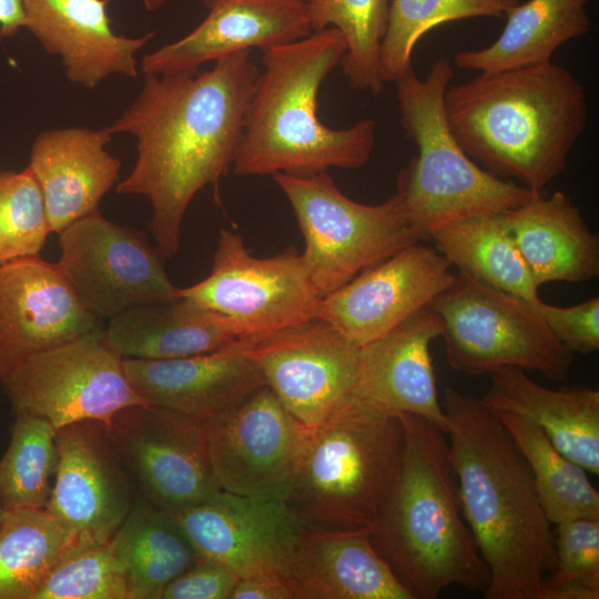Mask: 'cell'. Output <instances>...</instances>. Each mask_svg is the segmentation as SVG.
<instances>
[{
	"instance_id": "obj_1",
	"label": "cell",
	"mask_w": 599,
	"mask_h": 599,
	"mask_svg": "<svg viewBox=\"0 0 599 599\" xmlns=\"http://www.w3.org/2000/svg\"><path fill=\"white\" fill-rule=\"evenodd\" d=\"M258 73L248 50L216 60L205 72L144 73L135 101L108 126L112 135L138 141L136 163L116 192L149 197L150 230L164 258L180 247L196 193L209 184L217 189L233 165Z\"/></svg>"
},
{
	"instance_id": "obj_2",
	"label": "cell",
	"mask_w": 599,
	"mask_h": 599,
	"mask_svg": "<svg viewBox=\"0 0 599 599\" xmlns=\"http://www.w3.org/2000/svg\"><path fill=\"white\" fill-rule=\"evenodd\" d=\"M441 406L463 516L489 568L487 599H541L555 535L532 474L480 398L446 387Z\"/></svg>"
},
{
	"instance_id": "obj_3",
	"label": "cell",
	"mask_w": 599,
	"mask_h": 599,
	"mask_svg": "<svg viewBox=\"0 0 599 599\" xmlns=\"http://www.w3.org/2000/svg\"><path fill=\"white\" fill-rule=\"evenodd\" d=\"M444 105L470 159L539 192L565 170L588 122L585 88L552 62L479 73L448 87Z\"/></svg>"
},
{
	"instance_id": "obj_4",
	"label": "cell",
	"mask_w": 599,
	"mask_h": 599,
	"mask_svg": "<svg viewBox=\"0 0 599 599\" xmlns=\"http://www.w3.org/2000/svg\"><path fill=\"white\" fill-rule=\"evenodd\" d=\"M402 457L369 539L414 599L453 585L483 593L490 571L463 516L445 433L403 413Z\"/></svg>"
},
{
	"instance_id": "obj_5",
	"label": "cell",
	"mask_w": 599,
	"mask_h": 599,
	"mask_svg": "<svg viewBox=\"0 0 599 599\" xmlns=\"http://www.w3.org/2000/svg\"><path fill=\"white\" fill-rule=\"evenodd\" d=\"M345 51L346 41L334 27L262 50L264 70L245 111L235 174L308 176L331 167H362L369 161L374 120L332 129L318 118L319 89Z\"/></svg>"
},
{
	"instance_id": "obj_6",
	"label": "cell",
	"mask_w": 599,
	"mask_h": 599,
	"mask_svg": "<svg viewBox=\"0 0 599 599\" xmlns=\"http://www.w3.org/2000/svg\"><path fill=\"white\" fill-rule=\"evenodd\" d=\"M451 79V63L440 57L426 78L412 69L395 82L402 128L417 148L397 175L395 193L420 240L450 222L514 210L539 192L490 173L464 151L445 112Z\"/></svg>"
},
{
	"instance_id": "obj_7",
	"label": "cell",
	"mask_w": 599,
	"mask_h": 599,
	"mask_svg": "<svg viewBox=\"0 0 599 599\" xmlns=\"http://www.w3.org/2000/svg\"><path fill=\"white\" fill-rule=\"evenodd\" d=\"M399 415L355 402L312 428L286 502L317 534H367L396 474Z\"/></svg>"
},
{
	"instance_id": "obj_8",
	"label": "cell",
	"mask_w": 599,
	"mask_h": 599,
	"mask_svg": "<svg viewBox=\"0 0 599 599\" xmlns=\"http://www.w3.org/2000/svg\"><path fill=\"white\" fill-rule=\"evenodd\" d=\"M272 176L294 211L305 241L301 255L321 297L420 240L396 193L369 205L343 194L327 172Z\"/></svg>"
},
{
	"instance_id": "obj_9",
	"label": "cell",
	"mask_w": 599,
	"mask_h": 599,
	"mask_svg": "<svg viewBox=\"0 0 599 599\" xmlns=\"http://www.w3.org/2000/svg\"><path fill=\"white\" fill-rule=\"evenodd\" d=\"M538 303L458 272L454 284L429 305L441 319L449 367L468 375L519 367L555 382L566 379L572 354L548 328Z\"/></svg>"
},
{
	"instance_id": "obj_10",
	"label": "cell",
	"mask_w": 599,
	"mask_h": 599,
	"mask_svg": "<svg viewBox=\"0 0 599 599\" xmlns=\"http://www.w3.org/2000/svg\"><path fill=\"white\" fill-rule=\"evenodd\" d=\"M180 296L226 317L241 342H254L316 318L321 296L294 247L255 257L240 233L220 232L207 277Z\"/></svg>"
},
{
	"instance_id": "obj_11",
	"label": "cell",
	"mask_w": 599,
	"mask_h": 599,
	"mask_svg": "<svg viewBox=\"0 0 599 599\" xmlns=\"http://www.w3.org/2000/svg\"><path fill=\"white\" fill-rule=\"evenodd\" d=\"M103 329L28 358L2 380L14 414L43 418L55 430L87 420L108 428L122 409L146 405Z\"/></svg>"
},
{
	"instance_id": "obj_12",
	"label": "cell",
	"mask_w": 599,
	"mask_h": 599,
	"mask_svg": "<svg viewBox=\"0 0 599 599\" xmlns=\"http://www.w3.org/2000/svg\"><path fill=\"white\" fill-rule=\"evenodd\" d=\"M57 263L73 294L95 318L179 297L164 257L146 235L106 220L99 211L58 233Z\"/></svg>"
},
{
	"instance_id": "obj_13",
	"label": "cell",
	"mask_w": 599,
	"mask_h": 599,
	"mask_svg": "<svg viewBox=\"0 0 599 599\" xmlns=\"http://www.w3.org/2000/svg\"><path fill=\"white\" fill-rule=\"evenodd\" d=\"M140 495L173 512L223 490L214 475L203 419L155 405L119 412L105 428Z\"/></svg>"
},
{
	"instance_id": "obj_14",
	"label": "cell",
	"mask_w": 599,
	"mask_h": 599,
	"mask_svg": "<svg viewBox=\"0 0 599 599\" xmlns=\"http://www.w3.org/2000/svg\"><path fill=\"white\" fill-rule=\"evenodd\" d=\"M204 425L222 490L286 500L313 427L296 419L271 387L261 386Z\"/></svg>"
},
{
	"instance_id": "obj_15",
	"label": "cell",
	"mask_w": 599,
	"mask_h": 599,
	"mask_svg": "<svg viewBox=\"0 0 599 599\" xmlns=\"http://www.w3.org/2000/svg\"><path fill=\"white\" fill-rule=\"evenodd\" d=\"M197 558L221 564L238 578L266 577L295 592V573L307 530L286 500L222 491L171 512Z\"/></svg>"
},
{
	"instance_id": "obj_16",
	"label": "cell",
	"mask_w": 599,
	"mask_h": 599,
	"mask_svg": "<svg viewBox=\"0 0 599 599\" xmlns=\"http://www.w3.org/2000/svg\"><path fill=\"white\" fill-rule=\"evenodd\" d=\"M240 344L285 408L306 426L315 427L356 402L362 346L324 321Z\"/></svg>"
},
{
	"instance_id": "obj_17",
	"label": "cell",
	"mask_w": 599,
	"mask_h": 599,
	"mask_svg": "<svg viewBox=\"0 0 599 599\" xmlns=\"http://www.w3.org/2000/svg\"><path fill=\"white\" fill-rule=\"evenodd\" d=\"M437 250L410 244L321 298L316 318L364 346L428 307L456 281Z\"/></svg>"
},
{
	"instance_id": "obj_18",
	"label": "cell",
	"mask_w": 599,
	"mask_h": 599,
	"mask_svg": "<svg viewBox=\"0 0 599 599\" xmlns=\"http://www.w3.org/2000/svg\"><path fill=\"white\" fill-rule=\"evenodd\" d=\"M58 461L45 510L82 547L108 542L132 509L134 481L97 422L57 430Z\"/></svg>"
},
{
	"instance_id": "obj_19",
	"label": "cell",
	"mask_w": 599,
	"mask_h": 599,
	"mask_svg": "<svg viewBox=\"0 0 599 599\" xmlns=\"http://www.w3.org/2000/svg\"><path fill=\"white\" fill-rule=\"evenodd\" d=\"M99 329L57 263L0 262V383L28 358Z\"/></svg>"
},
{
	"instance_id": "obj_20",
	"label": "cell",
	"mask_w": 599,
	"mask_h": 599,
	"mask_svg": "<svg viewBox=\"0 0 599 599\" xmlns=\"http://www.w3.org/2000/svg\"><path fill=\"white\" fill-rule=\"evenodd\" d=\"M204 20L142 59L143 73L197 71L229 54L291 43L313 32L306 0H204Z\"/></svg>"
},
{
	"instance_id": "obj_21",
	"label": "cell",
	"mask_w": 599,
	"mask_h": 599,
	"mask_svg": "<svg viewBox=\"0 0 599 599\" xmlns=\"http://www.w3.org/2000/svg\"><path fill=\"white\" fill-rule=\"evenodd\" d=\"M441 333V319L428 306L362 346L356 402L394 415L420 416L446 434L430 356V344Z\"/></svg>"
},
{
	"instance_id": "obj_22",
	"label": "cell",
	"mask_w": 599,
	"mask_h": 599,
	"mask_svg": "<svg viewBox=\"0 0 599 599\" xmlns=\"http://www.w3.org/2000/svg\"><path fill=\"white\" fill-rule=\"evenodd\" d=\"M24 28L44 50L59 55L67 78L95 88L112 74L138 75L135 54L153 37L116 34L106 0H22Z\"/></svg>"
},
{
	"instance_id": "obj_23",
	"label": "cell",
	"mask_w": 599,
	"mask_h": 599,
	"mask_svg": "<svg viewBox=\"0 0 599 599\" xmlns=\"http://www.w3.org/2000/svg\"><path fill=\"white\" fill-rule=\"evenodd\" d=\"M132 388L150 405L206 419L266 385L240 341L224 348L170 359L123 358Z\"/></svg>"
},
{
	"instance_id": "obj_24",
	"label": "cell",
	"mask_w": 599,
	"mask_h": 599,
	"mask_svg": "<svg viewBox=\"0 0 599 599\" xmlns=\"http://www.w3.org/2000/svg\"><path fill=\"white\" fill-rule=\"evenodd\" d=\"M111 136L108 126H73L47 130L33 142L28 167L41 189L51 233L99 211L118 182L121 161L105 149Z\"/></svg>"
},
{
	"instance_id": "obj_25",
	"label": "cell",
	"mask_w": 599,
	"mask_h": 599,
	"mask_svg": "<svg viewBox=\"0 0 599 599\" xmlns=\"http://www.w3.org/2000/svg\"><path fill=\"white\" fill-rule=\"evenodd\" d=\"M483 403L494 413H512L535 423L566 457L599 474V392L575 385L558 389L532 380L519 367L491 372Z\"/></svg>"
},
{
	"instance_id": "obj_26",
	"label": "cell",
	"mask_w": 599,
	"mask_h": 599,
	"mask_svg": "<svg viewBox=\"0 0 599 599\" xmlns=\"http://www.w3.org/2000/svg\"><path fill=\"white\" fill-rule=\"evenodd\" d=\"M509 226L535 283H583L599 275V236L564 192H536L507 212Z\"/></svg>"
},
{
	"instance_id": "obj_27",
	"label": "cell",
	"mask_w": 599,
	"mask_h": 599,
	"mask_svg": "<svg viewBox=\"0 0 599 599\" xmlns=\"http://www.w3.org/2000/svg\"><path fill=\"white\" fill-rule=\"evenodd\" d=\"M106 344L122 358L170 359L211 353L240 341L223 315L180 296L110 318Z\"/></svg>"
},
{
	"instance_id": "obj_28",
	"label": "cell",
	"mask_w": 599,
	"mask_h": 599,
	"mask_svg": "<svg viewBox=\"0 0 599 599\" xmlns=\"http://www.w3.org/2000/svg\"><path fill=\"white\" fill-rule=\"evenodd\" d=\"M297 599H414L367 534L307 530L295 573Z\"/></svg>"
},
{
	"instance_id": "obj_29",
	"label": "cell",
	"mask_w": 599,
	"mask_h": 599,
	"mask_svg": "<svg viewBox=\"0 0 599 599\" xmlns=\"http://www.w3.org/2000/svg\"><path fill=\"white\" fill-rule=\"evenodd\" d=\"M588 2L528 0L518 3L506 13V24L491 44L457 52L455 64L491 73L551 62L559 47L589 31Z\"/></svg>"
},
{
	"instance_id": "obj_30",
	"label": "cell",
	"mask_w": 599,
	"mask_h": 599,
	"mask_svg": "<svg viewBox=\"0 0 599 599\" xmlns=\"http://www.w3.org/2000/svg\"><path fill=\"white\" fill-rule=\"evenodd\" d=\"M112 541L130 599H161L197 556L171 512L140 495Z\"/></svg>"
},
{
	"instance_id": "obj_31",
	"label": "cell",
	"mask_w": 599,
	"mask_h": 599,
	"mask_svg": "<svg viewBox=\"0 0 599 599\" xmlns=\"http://www.w3.org/2000/svg\"><path fill=\"white\" fill-rule=\"evenodd\" d=\"M460 273L530 303L541 301L511 233L507 212L450 222L429 236Z\"/></svg>"
},
{
	"instance_id": "obj_32",
	"label": "cell",
	"mask_w": 599,
	"mask_h": 599,
	"mask_svg": "<svg viewBox=\"0 0 599 599\" xmlns=\"http://www.w3.org/2000/svg\"><path fill=\"white\" fill-rule=\"evenodd\" d=\"M83 548L45 509L6 510L0 526V599H33L55 566Z\"/></svg>"
},
{
	"instance_id": "obj_33",
	"label": "cell",
	"mask_w": 599,
	"mask_h": 599,
	"mask_svg": "<svg viewBox=\"0 0 599 599\" xmlns=\"http://www.w3.org/2000/svg\"><path fill=\"white\" fill-rule=\"evenodd\" d=\"M495 414L528 464L549 521L557 525L581 517L599 518V494L587 471L560 453L530 419L512 413Z\"/></svg>"
},
{
	"instance_id": "obj_34",
	"label": "cell",
	"mask_w": 599,
	"mask_h": 599,
	"mask_svg": "<svg viewBox=\"0 0 599 599\" xmlns=\"http://www.w3.org/2000/svg\"><path fill=\"white\" fill-rule=\"evenodd\" d=\"M393 0H308L313 31L334 27L346 41L341 60L351 88L375 95L384 91L380 47Z\"/></svg>"
},
{
	"instance_id": "obj_35",
	"label": "cell",
	"mask_w": 599,
	"mask_h": 599,
	"mask_svg": "<svg viewBox=\"0 0 599 599\" xmlns=\"http://www.w3.org/2000/svg\"><path fill=\"white\" fill-rule=\"evenodd\" d=\"M55 436L48 420L16 415L0 459V500L6 510L45 508L58 461Z\"/></svg>"
},
{
	"instance_id": "obj_36",
	"label": "cell",
	"mask_w": 599,
	"mask_h": 599,
	"mask_svg": "<svg viewBox=\"0 0 599 599\" xmlns=\"http://www.w3.org/2000/svg\"><path fill=\"white\" fill-rule=\"evenodd\" d=\"M518 0H393L380 47V74L396 82L412 70L419 39L440 24L480 17L504 18Z\"/></svg>"
},
{
	"instance_id": "obj_37",
	"label": "cell",
	"mask_w": 599,
	"mask_h": 599,
	"mask_svg": "<svg viewBox=\"0 0 599 599\" xmlns=\"http://www.w3.org/2000/svg\"><path fill=\"white\" fill-rule=\"evenodd\" d=\"M555 569L545 578L541 599L599 598V518L556 525Z\"/></svg>"
},
{
	"instance_id": "obj_38",
	"label": "cell",
	"mask_w": 599,
	"mask_h": 599,
	"mask_svg": "<svg viewBox=\"0 0 599 599\" xmlns=\"http://www.w3.org/2000/svg\"><path fill=\"white\" fill-rule=\"evenodd\" d=\"M49 233L44 199L29 167L0 172V262L39 255Z\"/></svg>"
},
{
	"instance_id": "obj_39",
	"label": "cell",
	"mask_w": 599,
	"mask_h": 599,
	"mask_svg": "<svg viewBox=\"0 0 599 599\" xmlns=\"http://www.w3.org/2000/svg\"><path fill=\"white\" fill-rule=\"evenodd\" d=\"M33 599H130L112 539L67 556Z\"/></svg>"
},
{
	"instance_id": "obj_40",
	"label": "cell",
	"mask_w": 599,
	"mask_h": 599,
	"mask_svg": "<svg viewBox=\"0 0 599 599\" xmlns=\"http://www.w3.org/2000/svg\"><path fill=\"white\" fill-rule=\"evenodd\" d=\"M537 309L556 338L571 353L591 354L599 349V297L571 306L539 302Z\"/></svg>"
},
{
	"instance_id": "obj_41",
	"label": "cell",
	"mask_w": 599,
	"mask_h": 599,
	"mask_svg": "<svg viewBox=\"0 0 599 599\" xmlns=\"http://www.w3.org/2000/svg\"><path fill=\"white\" fill-rule=\"evenodd\" d=\"M237 580L221 564L197 558L164 588L161 599H229Z\"/></svg>"
},
{
	"instance_id": "obj_42",
	"label": "cell",
	"mask_w": 599,
	"mask_h": 599,
	"mask_svg": "<svg viewBox=\"0 0 599 599\" xmlns=\"http://www.w3.org/2000/svg\"><path fill=\"white\" fill-rule=\"evenodd\" d=\"M229 599H296L284 581L266 577L238 578Z\"/></svg>"
},
{
	"instance_id": "obj_43",
	"label": "cell",
	"mask_w": 599,
	"mask_h": 599,
	"mask_svg": "<svg viewBox=\"0 0 599 599\" xmlns=\"http://www.w3.org/2000/svg\"><path fill=\"white\" fill-rule=\"evenodd\" d=\"M21 28H24L22 0H0V37H12Z\"/></svg>"
},
{
	"instance_id": "obj_44",
	"label": "cell",
	"mask_w": 599,
	"mask_h": 599,
	"mask_svg": "<svg viewBox=\"0 0 599 599\" xmlns=\"http://www.w3.org/2000/svg\"><path fill=\"white\" fill-rule=\"evenodd\" d=\"M167 1L170 0H143V4L148 11H154L163 7Z\"/></svg>"
},
{
	"instance_id": "obj_45",
	"label": "cell",
	"mask_w": 599,
	"mask_h": 599,
	"mask_svg": "<svg viewBox=\"0 0 599 599\" xmlns=\"http://www.w3.org/2000/svg\"><path fill=\"white\" fill-rule=\"evenodd\" d=\"M4 514H6V508L2 506L1 500H0V526L2 524Z\"/></svg>"
}]
</instances>
